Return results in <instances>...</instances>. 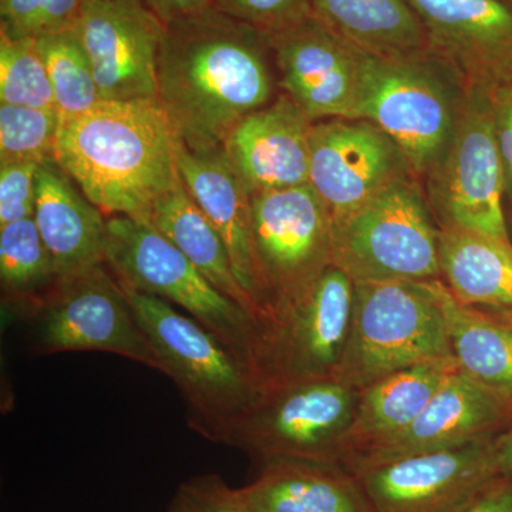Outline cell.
<instances>
[{"instance_id": "4", "label": "cell", "mask_w": 512, "mask_h": 512, "mask_svg": "<svg viewBox=\"0 0 512 512\" xmlns=\"http://www.w3.org/2000/svg\"><path fill=\"white\" fill-rule=\"evenodd\" d=\"M466 87L431 53L383 57L360 50V82L352 119L384 131L414 175L430 173L453 137Z\"/></svg>"}, {"instance_id": "23", "label": "cell", "mask_w": 512, "mask_h": 512, "mask_svg": "<svg viewBox=\"0 0 512 512\" xmlns=\"http://www.w3.org/2000/svg\"><path fill=\"white\" fill-rule=\"evenodd\" d=\"M457 369L456 359L448 357L407 367L359 390L342 464L406 430L429 406L444 380Z\"/></svg>"}, {"instance_id": "29", "label": "cell", "mask_w": 512, "mask_h": 512, "mask_svg": "<svg viewBox=\"0 0 512 512\" xmlns=\"http://www.w3.org/2000/svg\"><path fill=\"white\" fill-rule=\"evenodd\" d=\"M55 94L60 120L82 116L100 103L92 64L76 30L37 39Z\"/></svg>"}, {"instance_id": "39", "label": "cell", "mask_w": 512, "mask_h": 512, "mask_svg": "<svg viewBox=\"0 0 512 512\" xmlns=\"http://www.w3.org/2000/svg\"><path fill=\"white\" fill-rule=\"evenodd\" d=\"M498 476L512 477V424L493 440Z\"/></svg>"}, {"instance_id": "25", "label": "cell", "mask_w": 512, "mask_h": 512, "mask_svg": "<svg viewBox=\"0 0 512 512\" xmlns=\"http://www.w3.org/2000/svg\"><path fill=\"white\" fill-rule=\"evenodd\" d=\"M313 16L350 45L383 57L429 55V43L406 0H312Z\"/></svg>"}, {"instance_id": "33", "label": "cell", "mask_w": 512, "mask_h": 512, "mask_svg": "<svg viewBox=\"0 0 512 512\" xmlns=\"http://www.w3.org/2000/svg\"><path fill=\"white\" fill-rule=\"evenodd\" d=\"M225 15L265 36L276 35L313 16L312 0H212Z\"/></svg>"}, {"instance_id": "16", "label": "cell", "mask_w": 512, "mask_h": 512, "mask_svg": "<svg viewBox=\"0 0 512 512\" xmlns=\"http://www.w3.org/2000/svg\"><path fill=\"white\" fill-rule=\"evenodd\" d=\"M431 55L464 87L490 92L512 83V6L504 0H406Z\"/></svg>"}, {"instance_id": "17", "label": "cell", "mask_w": 512, "mask_h": 512, "mask_svg": "<svg viewBox=\"0 0 512 512\" xmlns=\"http://www.w3.org/2000/svg\"><path fill=\"white\" fill-rule=\"evenodd\" d=\"M268 40L282 93L313 123L352 119L360 82V49L315 16Z\"/></svg>"}, {"instance_id": "22", "label": "cell", "mask_w": 512, "mask_h": 512, "mask_svg": "<svg viewBox=\"0 0 512 512\" xmlns=\"http://www.w3.org/2000/svg\"><path fill=\"white\" fill-rule=\"evenodd\" d=\"M238 493L249 512H373L355 474L328 461H268Z\"/></svg>"}, {"instance_id": "31", "label": "cell", "mask_w": 512, "mask_h": 512, "mask_svg": "<svg viewBox=\"0 0 512 512\" xmlns=\"http://www.w3.org/2000/svg\"><path fill=\"white\" fill-rule=\"evenodd\" d=\"M60 121L56 109L0 103V164L55 158Z\"/></svg>"}, {"instance_id": "3", "label": "cell", "mask_w": 512, "mask_h": 512, "mask_svg": "<svg viewBox=\"0 0 512 512\" xmlns=\"http://www.w3.org/2000/svg\"><path fill=\"white\" fill-rule=\"evenodd\" d=\"M121 285L163 363L164 375L183 396L191 429L214 443L228 444L259 392L254 376L197 320L164 299Z\"/></svg>"}, {"instance_id": "21", "label": "cell", "mask_w": 512, "mask_h": 512, "mask_svg": "<svg viewBox=\"0 0 512 512\" xmlns=\"http://www.w3.org/2000/svg\"><path fill=\"white\" fill-rule=\"evenodd\" d=\"M36 192L33 220L59 278L104 264L107 218L55 158L39 165Z\"/></svg>"}, {"instance_id": "20", "label": "cell", "mask_w": 512, "mask_h": 512, "mask_svg": "<svg viewBox=\"0 0 512 512\" xmlns=\"http://www.w3.org/2000/svg\"><path fill=\"white\" fill-rule=\"evenodd\" d=\"M181 180L198 207L217 229L239 284L266 320L252 231L251 194L228 163L224 150L194 153L178 141Z\"/></svg>"}, {"instance_id": "18", "label": "cell", "mask_w": 512, "mask_h": 512, "mask_svg": "<svg viewBox=\"0 0 512 512\" xmlns=\"http://www.w3.org/2000/svg\"><path fill=\"white\" fill-rule=\"evenodd\" d=\"M512 419V403L471 379L460 367L402 433L345 461L348 470L493 440Z\"/></svg>"}, {"instance_id": "8", "label": "cell", "mask_w": 512, "mask_h": 512, "mask_svg": "<svg viewBox=\"0 0 512 512\" xmlns=\"http://www.w3.org/2000/svg\"><path fill=\"white\" fill-rule=\"evenodd\" d=\"M359 390L338 377L269 384L235 427L228 446L262 463L315 460L342 464Z\"/></svg>"}, {"instance_id": "1", "label": "cell", "mask_w": 512, "mask_h": 512, "mask_svg": "<svg viewBox=\"0 0 512 512\" xmlns=\"http://www.w3.org/2000/svg\"><path fill=\"white\" fill-rule=\"evenodd\" d=\"M268 36L210 8L165 25L157 100L181 146L221 150L245 117L274 99Z\"/></svg>"}, {"instance_id": "7", "label": "cell", "mask_w": 512, "mask_h": 512, "mask_svg": "<svg viewBox=\"0 0 512 512\" xmlns=\"http://www.w3.org/2000/svg\"><path fill=\"white\" fill-rule=\"evenodd\" d=\"M440 227L414 174L332 229L333 265L353 282L440 279Z\"/></svg>"}, {"instance_id": "26", "label": "cell", "mask_w": 512, "mask_h": 512, "mask_svg": "<svg viewBox=\"0 0 512 512\" xmlns=\"http://www.w3.org/2000/svg\"><path fill=\"white\" fill-rule=\"evenodd\" d=\"M430 286L461 372L512 403V328L458 301L441 279Z\"/></svg>"}, {"instance_id": "36", "label": "cell", "mask_w": 512, "mask_h": 512, "mask_svg": "<svg viewBox=\"0 0 512 512\" xmlns=\"http://www.w3.org/2000/svg\"><path fill=\"white\" fill-rule=\"evenodd\" d=\"M487 93L493 110L495 136L503 160L507 192L512 201V83L494 87Z\"/></svg>"}, {"instance_id": "15", "label": "cell", "mask_w": 512, "mask_h": 512, "mask_svg": "<svg viewBox=\"0 0 512 512\" xmlns=\"http://www.w3.org/2000/svg\"><path fill=\"white\" fill-rule=\"evenodd\" d=\"M493 440L413 454L352 473L373 512H448L498 477Z\"/></svg>"}, {"instance_id": "19", "label": "cell", "mask_w": 512, "mask_h": 512, "mask_svg": "<svg viewBox=\"0 0 512 512\" xmlns=\"http://www.w3.org/2000/svg\"><path fill=\"white\" fill-rule=\"evenodd\" d=\"M315 123L285 93L238 124L222 150L249 194L309 184Z\"/></svg>"}, {"instance_id": "12", "label": "cell", "mask_w": 512, "mask_h": 512, "mask_svg": "<svg viewBox=\"0 0 512 512\" xmlns=\"http://www.w3.org/2000/svg\"><path fill=\"white\" fill-rule=\"evenodd\" d=\"M355 282L332 265L298 302L266 323L258 387L338 377L352 325Z\"/></svg>"}, {"instance_id": "27", "label": "cell", "mask_w": 512, "mask_h": 512, "mask_svg": "<svg viewBox=\"0 0 512 512\" xmlns=\"http://www.w3.org/2000/svg\"><path fill=\"white\" fill-rule=\"evenodd\" d=\"M150 224L180 249L218 291L237 302L264 326L261 311L235 276L224 241L191 197L183 180L157 201Z\"/></svg>"}, {"instance_id": "14", "label": "cell", "mask_w": 512, "mask_h": 512, "mask_svg": "<svg viewBox=\"0 0 512 512\" xmlns=\"http://www.w3.org/2000/svg\"><path fill=\"white\" fill-rule=\"evenodd\" d=\"M76 32L101 100H157L165 25L144 0H86Z\"/></svg>"}, {"instance_id": "9", "label": "cell", "mask_w": 512, "mask_h": 512, "mask_svg": "<svg viewBox=\"0 0 512 512\" xmlns=\"http://www.w3.org/2000/svg\"><path fill=\"white\" fill-rule=\"evenodd\" d=\"M33 350L113 353L163 373L124 286L107 262L60 276L33 313Z\"/></svg>"}, {"instance_id": "24", "label": "cell", "mask_w": 512, "mask_h": 512, "mask_svg": "<svg viewBox=\"0 0 512 512\" xmlns=\"http://www.w3.org/2000/svg\"><path fill=\"white\" fill-rule=\"evenodd\" d=\"M440 279L458 301L512 311V242L440 227Z\"/></svg>"}, {"instance_id": "40", "label": "cell", "mask_w": 512, "mask_h": 512, "mask_svg": "<svg viewBox=\"0 0 512 512\" xmlns=\"http://www.w3.org/2000/svg\"><path fill=\"white\" fill-rule=\"evenodd\" d=\"M495 319L500 320L504 325L510 326L512 328V311H500L498 315L494 316Z\"/></svg>"}, {"instance_id": "34", "label": "cell", "mask_w": 512, "mask_h": 512, "mask_svg": "<svg viewBox=\"0 0 512 512\" xmlns=\"http://www.w3.org/2000/svg\"><path fill=\"white\" fill-rule=\"evenodd\" d=\"M167 512H249L238 490L218 474H202L178 485Z\"/></svg>"}, {"instance_id": "2", "label": "cell", "mask_w": 512, "mask_h": 512, "mask_svg": "<svg viewBox=\"0 0 512 512\" xmlns=\"http://www.w3.org/2000/svg\"><path fill=\"white\" fill-rule=\"evenodd\" d=\"M55 160L106 218L150 224L181 183L178 140L158 100H103L60 121Z\"/></svg>"}, {"instance_id": "32", "label": "cell", "mask_w": 512, "mask_h": 512, "mask_svg": "<svg viewBox=\"0 0 512 512\" xmlns=\"http://www.w3.org/2000/svg\"><path fill=\"white\" fill-rule=\"evenodd\" d=\"M86 0H0V33L40 37L76 30Z\"/></svg>"}, {"instance_id": "41", "label": "cell", "mask_w": 512, "mask_h": 512, "mask_svg": "<svg viewBox=\"0 0 512 512\" xmlns=\"http://www.w3.org/2000/svg\"><path fill=\"white\" fill-rule=\"evenodd\" d=\"M505 3H508V5L512 6V0H504Z\"/></svg>"}, {"instance_id": "11", "label": "cell", "mask_w": 512, "mask_h": 512, "mask_svg": "<svg viewBox=\"0 0 512 512\" xmlns=\"http://www.w3.org/2000/svg\"><path fill=\"white\" fill-rule=\"evenodd\" d=\"M251 204L266 325L333 265L332 224L309 184L251 195Z\"/></svg>"}, {"instance_id": "30", "label": "cell", "mask_w": 512, "mask_h": 512, "mask_svg": "<svg viewBox=\"0 0 512 512\" xmlns=\"http://www.w3.org/2000/svg\"><path fill=\"white\" fill-rule=\"evenodd\" d=\"M0 103L56 109L52 82L37 39L0 33Z\"/></svg>"}, {"instance_id": "37", "label": "cell", "mask_w": 512, "mask_h": 512, "mask_svg": "<svg viewBox=\"0 0 512 512\" xmlns=\"http://www.w3.org/2000/svg\"><path fill=\"white\" fill-rule=\"evenodd\" d=\"M448 512H512V477L493 478Z\"/></svg>"}, {"instance_id": "10", "label": "cell", "mask_w": 512, "mask_h": 512, "mask_svg": "<svg viewBox=\"0 0 512 512\" xmlns=\"http://www.w3.org/2000/svg\"><path fill=\"white\" fill-rule=\"evenodd\" d=\"M427 177V201L439 227H456L510 239L507 192L490 97L466 87L453 137Z\"/></svg>"}, {"instance_id": "38", "label": "cell", "mask_w": 512, "mask_h": 512, "mask_svg": "<svg viewBox=\"0 0 512 512\" xmlns=\"http://www.w3.org/2000/svg\"><path fill=\"white\" fill-rule=\"evenodd\" d=\"M144 2L164 25L187 18L214 5L212 0H144Z\"/></svg>"}, {"instance_id": "6", "label": "cell", "mask_w": 512, "mask_h": 512, "mask_svg": "<svg viewBox=\"0 0 512 512\" xmlns=\"http://www.w3.org/2000/svg\"><path fill=\"white\" fill-rule=\"evenodd\" d=\"M453 357L427 282H355L352 325L339 379L357 390L421 363Z\"/></svg>"}, {"instance_id": "28", "label": "cell", "mask_w": 512, "mask_h": 512, "mask_svg": "<svg viewBox=\"0 0 512 512\" xmlns=\"http://www.w3.org/2000/svg\"><path fill=\"white\" fill-rule=\"evenodd\" d=\"M57 279L52 256L33 218L0 227V282L5 308L32 318Z\"/></svg>"}, {"instance_id": "5", "label": "cell", "mask_w": 512, "mask_h": 512, "mask_svg": "<svg viewBox=\"0 0 512 512\" xmlns=\"http://www.w3.org/2000/svg\"><path fill=\"white\" fill-rule=\"evenodd\" d=\"M106 262L124 285L183 308L214 333L258 383L264 326L218 291L148 222L107 218Z\"/></svg>"}, {"instance_id": "13", "label": "cell", "mask_w": 512, "mask_h": 512, "mask_svg": "<svg viewBox=\"0 0 512 512\" xmlns=\"http://www.w3.org/2000/svg\"><path fill=\"white\" fill-rule=\"evenodd\" d=\"M410 174L402 150L370 121L332 119L313 126L309 185L328 212L332 229Z\"/></svg>"}, {"instance_id": "35", "label": "cell", "mask_w": 512, "mask_h": 512, "mask_svg": "<svg viewBox=\"0 0 512 512\" xmlns=\"http://www.w3.org/2000/svg\"><path fill=\"white\" fill-rule=\"evenodd\" d=\"M39 165L0 164V227L35 217Z\"/></svg>"}]
</instances>
